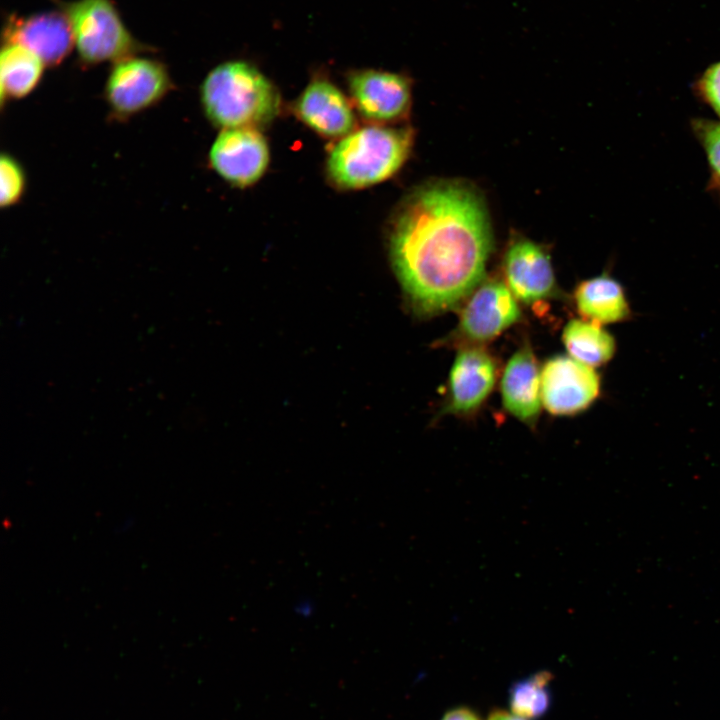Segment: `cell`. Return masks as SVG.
Wrapping results in <instances>:
<instances>
[{"label":"cell","instance_id":"1","mask_svg":"<svg viewBox=\"0 0 720 720\" xmlns=\"http://www.w3.org/2000/svg\"><path fill=\"white\" fill-rule=\"evenodd\" d=\"M492 244L480 194L462 182L438 181L403 202L390 255L411 305L433 315L459 305L482 282Z\"/></svg>","mask_w":720,"mask_h":720},{"label":"cell","instance_id":"2","mask_svg":"<svg viewBox=\"0 0 720 720\" xmlns=\"http://www.w3.org/2000/svg\"><path fill=\"white\" fill-rule=\"evenodd\" d=\"M200 101L210 122L223 129L254 128L278 113L275 85L252 63L233 59L211 69L200 86Z\"/></svg>","mask_w":720,"mask_h":720},{"label":"cell","instance_id":"3","mask_svg":"<svg viewBox=\"0 0 720 720\" xmlns=\"http://www.w3.org/2000/svg\"><path fill=\"white\" fill-rule=\"evenodd\" d=\"M413 137L408 127L367 126L351 132L330 152L329 176L337 185L350 189L382 182L402 167Z\"/></svg>","mask_w":720,"mask_h":720},{"label":"cell","instance_id":"4","mask_svg":"<svg viewBox=\"0 0 720 720\" xmlns=\"http://www.w3.org/2000/svg\"><path fill=\"white\" fill-rule=\"evenodd\" d=\"M73 35L79 62L85 66L116 62L151 51L127 28L113 0H57Z\"/></svg>","mask_w":720,"mask_h":720},{"label":"cell","instance_id":"5","mask_svg":"<svg viewBox=\"0 0 720 720\" xmlns=\"http://www.w3.org/2000/svg\"><path fill=\"white\" fill-rule=\"evenodd\" d=\"M173 87L163 62L135 54L113 63L104 96L114 118L128 119L158 104Z\"/></svg>","mask_w":720,"mask_h":720},{"label":"cell","instance_id":"6","mask_svg":"<svg viewBox=\"0 0 720 720\" xmlns=\"http://www.w3.org/2000/svg\"><path fill=\"white\" fill-rule=\"evenodd\" d=\"M456 329V338L468 343L493 339L518 322L521 310L506 283L481 282L469 295Z\"/></svg>","mask_w":720,"mask_h":720},{"label":"cell","instance_id":"7","mask_svg":"<svg viewBox=\"0 0 720 720\" xmlns=\"http://www.w3.org/2000/svg\"><path fill=\"white\" fill-rule=\"evenodd\" d=\"M600 379L594 368L570 356L550 358L541 370V398L545 409L557 416L573 415L598 397Z\"/></svg>","mask_w":720,"mask_h":720},{"label":"cell","instance_id":"8","mask_svg":"<svg viewBox=\"0 0 720 720\" xmlns=\"http://www.w3.org/2000/svg\"><path fill=\"white\" fill-rule=\"evenodd\" d=\"M2 32L3 43L19 44L31 50L46 66L61 64L74 48L70 24L60 9L30 15L10 14Z\"/></svg>","mask_w":720,"mask_h":720},{"label":"cell","instance_id":"9","mask_svg":"<svg viewBox=\"0 0 720 720\" xmlns=\"http://www.w3.org/2000/svg\"><path fill=\"white\" fill-rule=\"evenodd\" d=\"M209 161L225 181L244 187L255 183L265 172L269 149L265 138L254 128L223 129L210 148Z\"/></svg>","mask_w":720,"mask_h":720},{"label":"cell","instance_id":"10","mask_svg":"<svg viewBox=\"0 0 720 720\" xmlns=\"http://www.w3.org/2000/svg\"><path fill=\"white\" fill-rule=\"evenodd\" d=\"M347 82L357 109L368 119L397 120L409 112L412 82L404 74L358 69L348 73Z\"/></svg>","mask_w":720,"mask_h":720},{"label":"cell","instance_id":"11","mask_svg":"<svg viewBox=\"0 0 720 720\" xmlns=\"http://www.w3.org/2000/svg\"><path fill=\"white\" fill-rule=\"evenodd\" d=\"M506 285L515 298L533 304L556 291V281L548 252L530 239L518 237L508 245L503 258Z\"/></svg>","mask_w":720,"mask_h":720},{"label":"cell","instance_id":"12","mask_svg":"<svg viewBox=\"0 0 720 720\" xmlns=\"http://www.w3.org/2000/svg\"><path fill=\"white\" fill-rule=\"evenodd\" d=\"M497 376L493 357L479 346H465L449 374L444 412L464 415L476 410L492 391Z\"/></svg>","mask_w":720,"mask_h":720},{"label":"cell","instance_id":"13","mask_svg":"<svg viewBox=\"0 0 720 720\" xmlns=\"http://www.w3.org/2000/svg\"><path fill=\"white\" fill-rule=\"evenodd\" d=\"M300 119L317 133L345 137L355 126L352 108L340 89L325 77H314L296 102Z\"/></svg>","mask_w":720,"mask_h":720},{"label":"cell","instance_id":"14","mask_svg":"<svg viewBox=\"0 0 720 720\" xmlns=\"http://www.w3.org/2000/svg\"><path fill=\"white\" fill-rule=\"evenodd\" d=\"M500 389L504 408L521 422L533 426L542 404L541 371L528 344L507 362Z\"/></svg>","mask_w":720,"mask_h":720},{"label":"cell","instance_id":"15","mask_svg":"<svg viewBox=\"0 0 720 720\" xmlns=\"http://www.w3.org/2000/svg\"><path fill=\"white\" fill-rule=\"evenodd\" d=\"M574 299L583 319L601 325L622 321L630 314L623 287L608 274L579 283Z\"/></svg>","mask_w":720,"mask_h":720},{"label":"cell","instance_id":"16","mask_svg":"<svg viewBox=\"0 0 720 720\" xmlns=\"http://www.w3.org/2000/svg\"><path fill=\"white\" fill-rule=\"evenodd\" d=\"M45 63L31 50L13 43H3L0 54L1 100L28 96L39 85Z\"/></svg>","mask_w":720,"mask_h":720},{"label":"cell","instance_id":"17","mask_svg":"<svg viewBox=\"0 0 720 720\" xmlns=\"http://www.w3.org/2000/svg\"><path fill=\"white\" fill-rule=\"evenodd\" d=\"M570 357L592 368L608 362L615 353V340L601 324L573 319L562 333Z\"/></svg>","mask_w":720,"mask_h":720},{"label":"cell","instance_id":"18","mask_svg":"<svg viewBox=\"0 0 720 720\" xmlns=\"http://www.w3.org/2000/svg\"><path fill=\"white\" fill-rule=\"evenodd\" d=\"M551 678L549 672L541 671L514 684L509 698L512 712L526 719L543 715L550 705Z\"/></svg>","mask_w":720,"mask_h":720},{"label":"cell","instance_id":"19","mask_svg":"<svg viewBox=\"0 0 720 720\" xmlns=\"http://www.w3.org/2000/svg\"><path fill=\"white\" fill-rule=\"evenodd\" d=\"M690 128L706 158L707 191L720 201V121L695 117L690 120Z\"/></svg>","mask_w":720,"mask_h":720},{"label":"cell","instance_id":"20","mask_svg":"<svg viewBox=\"0 0 720 720\" xmlns=\"http://www.w3.org/2000/svg\"><path fill=\"white\" fill-rule=\"evenodd\" d=\"M26 189V175L13 156L3 153L0 159V204L2 208L17 204Z\"/></svg>","mask_w":720,"mask_h":720},{"label":"cell","instance_id":"21","mask_svg":"<svg viewBox=\"0 0 720 720\" xmlns=\"http://www.w3.org/2000/svg\"><path fill=\"white\" fill-rule=\"evenodd\" d=\"M694 95L720 121V60L708 65L694 80Z\"/></svg>","mask_w":720,"mask_h":720},{"label":"cell","instance_id":"22","mask_svg":"<svg viewBox=\"0 0 720 720\" xmlns=\"http://www.w3.org/2000/svg\"><path fill=\"white\" fill-rule=\"evenodd\" d=\"M442 720H479V718L471 710L461 707L447 712Z\"/></svg>","mask_w":720,"mask_h":720},{"label":"cell","instance_id":"23","mask_svg":"<svg viewBox=\"0 0 720 720\" xmlns=\"http://www.w3.org/2000/svg\"><path fill=\"white\" fill-rule=\"evenodd\" d=\"M488 720H527V719L523 718L521 716H518V715L514 714L513 712L509 713V712L502 711V710H496L489 715Z\"/></svg>","mask_w":720,"mask_h":720}]
</instances>
